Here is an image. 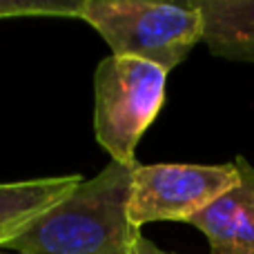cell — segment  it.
Returning <instances> with one entry per match:
<instances>
[{
  "label": "cell",
  "mask_w": 254,
  "mask_h": 254,
  "mask_svg": "<svg viewBox=\"0 0 254 254\" xmlns=\"http://www.w3.org/2000/svg\"><path fill=\"white\" fill-rule=\"evenodd\" d=\"M163 67L127 56H107L94 76V134L114 163L134 170L136 147L165 103Z\"/></svg>",
  "instance_id": "cell-3"
},
{
  "label": "cell",
  "mask_w": 254,
  "mask_h": 254,
  "mask_svg": "<svg viewBox=\"0 0 254 254\" xmlns=\"http://www.w3.org/2000/svg\"><path fill=\"white\" fill-rule=\"evenodd\" d=\"M0 254H18V252H9V250H0Z\"/></svg>",
  "instance_id": "cell-10"
},
{
  "label": "cell",
  "mask_w": 254,
  "mask_h": 254,
  "mask_svg": "<svg viewBox=\"0 0 254 254\" xmlns=\"http://www.w3.org/2000/svg\"><path fill=\"white\" fill-rule=\"evenodd\" d=\"M203 16V43L214 56L254 63V0H194Z\"/></svg>",
  "instance_id": "cell-6"
},
{
  "label": "cell",
  "mask_w": 254,
  "mask_h": 254,
  "mask_svg": "<svg viewBox=\"0 0 254 254\" xmlns=\"http://www.w3.org/2000/svg\"><path fill=\"white\" fill-rule=\"evenodd\" d=\"M80 0H0V20L2 18H78Z\"/></svg>",
  "instance_id": "cell-8"
},
{
  "label": "cell",
  "mask_w": 254,
  "mask_h": 254,
  "mask_svg": "<svg viewBox=\"0 0 254 254\" xmlns=\"http://www.w3.org/2000/svg\"><path fill=\"white\" fill-rule=\"evenodd\" d=\"M239 185L188 221L205 234L212 254H254V167L234 158Z\"/></svg>",
  "instance_id": "cell-5"
},
{
  "label": "cell",
  "mask_w": 254,
  "mask_h": 254,
  "mask_svg": "<svg viewBox=\"0 0 254 254\" xmlns=\"http://www.w3.org/2000/svg\"><path fill=\"white\" fill-rule=\"evenodd\" d=\"M78 18L103 36L112 56L147 61L172 71L203 43L196 2L80 0Z\"/></svg>",
  "instance_id": "cell-2"
},
{
  "label": "cell",
  "mask_w": 254,
  "mask_h": 254,
  "mask_svg": "<svg viewBox=\"0 0 254 254\" xmlns=\"http://www.w3.org/2000/svg\"><path fill=\"white\" fill-rule=\"evenodd\" d=\"M129 167L110 161L34 219L2 250L18 254H131L140 230L129 221Z\"/></svg>",
  "instance_id": "cell-1"
},
{
  "label": "cell",
  "mask_w": 254,
  "mask_h": 254,
  "mask_svg": "<svg viewBox=\"0 0 254 254\" xmlns=\"http://www.w3.org/2000/svg\"><path fill=\"white\" fill-rule=\"evenodd\" d=\"M239 185L237 163H156L136 165L131 172L129 221L143 228L154 221H183L221 198Z\"/></svg>",
  "instance_id": "cell-4"
},
{
  "label": "cell",
  "mask_w": 254,
  "mask_h": 254,
  "mask_svg": "<svg viewBox=\"0 0 254 254\" xmlns=\"http://www.w3.org/2000/svg\"><path fill=\"white\" fill-rule=\"evenodd\" d=\"M131 254H170V252L161 250L156 243H152L149 239H145L143 234H140V237L136 239L134 248H131Z\"/></svg>",
  "instance_id": "cell-9"
},
{
  "label": "cell",
  "mask_w": 254,
  "mask_h": 254,
  "mask_svg": "<svg viewBox=\"0 0 254 254\" xmlns=\"http://www.w3.org/2000/svg\"><path fill=\"white\" fill-rule=\"evenodd\" d=\"M83 181L80 174L0 183V250Z\"/></svg>",
  "instance_id": "cell-7"
}]
</instances>
